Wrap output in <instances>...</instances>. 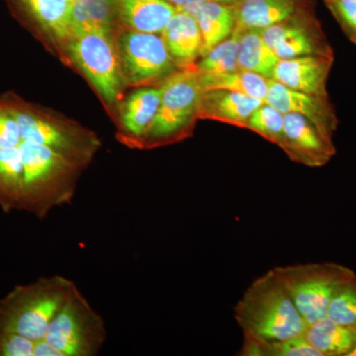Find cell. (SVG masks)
I'll return each mask as SVG.
<instances>
[{
  "mask_svg": "<svg viewBox=\"0 0 356 356\" xmlns=\"http://www.w3.org/2000/svg\"><path fill=\"white\" fill-rule=\"evenodd\" d=\"M124 24L133 31L161 34L177 13L166 0H118Z\"/></svg>",
  "mask_w": 356,
  "mask_h": 356,
  "instance_id": "cell-21",
  "label": "cell"
},
{
  "mask_svg": "<svg viewBox=\"0 0 356 356\" xmlns=\"http://www.w3.org/2000/svg\"><path fill=\"white\" fill-rule=\"evenodd\" d=\"M17 149L23 165L22 211L44 220L51 210L72 202L88 163L23 138Z\"/></svg>",
  "mask_w": 356,
  "mask_h": 356,
  "instance_id": "cell-1",
  "label": "cell"
},
{
  "mask_svg": "<svg viewBox=\"0 0 356 356\" xmlns=\"http://www.w3.org/2000/svg\"><path fill=\"white\" fill-rule=\"evenodd\" d=\"M334 60L332 56H303L280 60L271 79L300 92L329 97L327 86Z\"/></svg>",
  "mask_w": 356,
  "mask_h": 356,
  "instance_id": "cell-13",
  "label": "cell"
},
{
  "mask_svg": "<svg viewBox=\"0 0 356 356\" xmlns=\"http://www.w3.org/2000/svg\"><path fill=\"white\" fill-rule=\"evenodd\" d=\"M161 35L178 69L196 64L202 51L203 39L193 16L177 7V13Z\"/></svg>",
  "mask_w": 356,
  "mask_h": 356,
  "instance_id": "cell-16",
  "label": "cell"
},
{
  "mask_svg": "<svg viewBox=\"0 0 356 356\" xmlns=\"http://www.w3.org/2000/svg\"><path fill=\"white\" fill-rule=\"evenodd\" d=\"M234 315L243 337L259 341L304 336L308 325L273 268L252 281Z\"/></svg>",
  "mask_w": 356,
  "mask_h": 356,
  "instance_id": "cell-2",
  "label": "cell"
},
{
  "mask_svg": "<svg viewBox=\"0 0 356 356\" xmlns=\"http://www.w3.org/2000/svg\"><path fill=\"white\" fill-rule=\"evenodd\" d=\"M327 317L337 324L356 330V274L332 300Z\"/></svg>",
  "mask_w": 356,
  "mask_h": 356,
  "instance_id": "cell-28",
  "label": "cell"
},
{
  "mask_svg": "<svg viewBox=\"0 0 356 356\" xmlns=\"http://www.w3.org/2000/svg\"><path fill=\"white\" fill-rule=\"evenodd\" d=\"M122 76L127 86L163 83L178 69L161 34L127 30L116 42Z\"/></svg>",
  "mask_w": 356,
  "mask_h": 356,
  "instance_id": "cell-9",
  "label": "cell"
},
{
  "mask_svg": "<svg viewBox=\"0 0 356 356\" xmlns=\"http://www.w3.org/2000/svg\"><path fill=\"white\" fill-rule=\"evenodd\" d=\"M325 6L343 28L346 36L356 43V0H325Z\"/></svg>",
  "mask_w": 356,
  "mask_h": 356,
  "instance_id": "cell-29",
  "label": "cell"
},
{
  "mask_svg": "<svg viewBox=\"0 0 356 356\" xmlns=\"http://www.w3.org/2000/svg\"><path fill=\"white\" fill-rule=\"evenodd\" d=\"M235 6L218 1H203L178 7L193 16L198 23L203 39L201 56L233 34L236 27Z\"/></svg>",
  "mask_w": 356,
  "mask_h": 356,
  "instance_id": "cell-17",
  "label": "cell"
},
{
  "mask_svg": "<svg viewBox=\"0 0 356 356\" xmlns=\"http://www.w3.org/2000/svg\"><path fill=\"white\" fill-rule=\"evenodd\" d=\"M166 1L170 2V3H172L173 6L177 7H182L189 6V4L197 3V2L203 1H218L227 4H238V2L242 1V0H166Z\"/></svg>",
  "mask_w": 356,
  "mask_h": 356,
  "instance_id": "cell-32",
  "label": "cell"
},
{
  "mask_svg": "<svg viewBox=\"0 0 356 356\" xmlns=\"http://www.w3.org/2000/svg\"><path fill=\"white\" fill-rule=\"evenodd\" d=\"M355 44H356V43H355Z\"/></svg>",
  "mask_w": 356,
  "mask_h": 356,
  "instance_id": "cell-35",
  "label": "cell"
},
{
  "mask_svg": "<svg viewBox=\"0 0 356 356\" xmlns=\"http://www.w3.org/2000/svg\"><path fill=\"white\" fill-rule=\"evenodd\" d=\"M34 356H60L57 348H54L47 339H41L35 343Z\"/></svg>",
  "mask_w": 356,
  "mask_h": 356,
  "instance_id": "cell-31",
  "label": "cell"
},
{
  "mask_svg": "<svg viewBox=\"0 0 356 356\" xmlns=\"http://www.w3.org/2000/svg\"><path fill=\"white\" fill-rule=\"evenodd\" d=\"M65 46L70 60L105 102L113 104L121 99L126 84L112 35L90 33L72 37Z\"/></svg>",
  "mask_w": 356,
  "mask_h": 356,
  "instance_id": "cell-8",
  "label": "cell"
},
{
  "mask_svg": "<svg viewBox=\"0 0 356 356\" xmlns=\"http://www.w3.org/2000/svg\"><path fill=\"white\" fill-rule=\"evenodd\" d=\"M67 1L70 2V3H72V2L76 1V0H67Z\"/></svg>",
  "mask_w": 356,
  "mask_h": 356,
  "instance_id": "cell-34",
  "label": "cell"
},
{
  "mask_svg": "<svg viewBox=\"0 0 356 356\" xmlns=\"http://www.w3.org/2000/svg\"><path fill=\"white\" fill-rule=\"evenodd\" d=\"M304 337L322 356H348L356 346V330L327 317L307 325Z\"/></svg>",
  "mask_w": 356,
  "mask_h": 356,
  "instance_id": "cell-22",
  "label": "cell"
},
{
  "mask_svg": "<svg viewBox=\"0 0 356 356\" xmlns=\"http://www.w3.org/2000/svg\"><path fill=\"white\" fill-rule=\"evenodd\" d=\"M264 103L259 98L235 91H205L199 102L198 119L245 129L250 117Z\"/></svg>",
  "mask_w": 356,
  "mask_h": 356,
  "instance_id": "cell-15",
  "label": "cell"
},
{
  "mask_svg": "<svg viewBox=\"0 0 356 356\" xmlns=\"http://www.w3.org/2000/svg\"><path fill=\"white\" fill-rule=\"evenodd\" d=\"M197 74L203 92L209 90L235 91L261 100H266L271 81L254 72L241 69L218 74H203L197 70Z\"/></svg>",
  "mask_w": 356,
  "mask_h": 356,
  "instance_id": "cell-23",
  "label": "cell"
},
{
  "mask_svg": "<svg viewBox=\"0 0 356 356\" xmlns=\"http://www.w3.org/2000/svg\"><path fill=\"white\" fill-rule=\"evenodd\" d=\"M161 86L163 93L158 113L140 143L142 149L177 144L191 137L199 120L198 105L203 90L194 65L177 70Z\"/></svg>",
  "mask_w": 356,
  "mask_h": 356,
  "instance_id": "cell-5",
  "label": "cell"
},
{
  "mask_svg": "<svg viewBox=\"0 0 356 356\" xmlns=\"http://www.w3.org/2000/svg\"><path fill=\"white\" fill-rule=\"evenodd\" d=\"M117 16L120 17L118 0H76L70 3V38L90 33L112 35Z\"/></svg>",
  "mask_w": 356,
  "mask_h": 356,
  "instance_id": "cell-20",
  "label": "cell"
},
{
  "mask_svg": "<svg viewBox=\"0 0 356 356\" xmlns=\"http://www.w3.org/2000/svg\"><path fill=\"white\" fill-rule=\"evenodd\" d=\"M259 32L280 60L303 56L334 57L322 28L310 16H295Z\"/></svg>",
  "mask_w": 356,
  "mask_h": 356,
  "instance_id": "cell-10",
  "label": "cell"
},
{
  "mask_svg": "<svg viewBox=\"0 0 356 356\" xmlns=\"http://www.w3.org/2000/svg\"><path fill=\"white\" fill-rule=\"evenodd\" d=\"M3 95L19 124L23 139L50 147L58 153L90 165L102 147V140L95 132L62 115L25 102L13 92Z\"/></svg>",
  "mask_w": 356,
  "mask_h": 356,
  "instance_id": "cell-4",
  "label": "cell"
},
{
  "mask_svg": "<svg viewBox=\"0 0 356 356\" xmlns=\"http://www.w3.org/2000/svg\"><path fill=\"white\" fill-rule=\"evenodd\" d=\"M273 144H284V114L264 102L248 119L247 128Z\"/></svg>",
  "mask_w": 356,
  "mask_h": 356,
  "instance_id": "cell-27",
  "label": "cell"
},
{
  "mask_svg": "<svg viewBox=\"0 0 356 356\" xmlns=\"http://www.w3.org/2000/svg\"><path fill=\"white\" fill-rule=\"evenodd\" d=\"M238 67L271 79L280 58L262 38L259 30L240 33Z\"/></svg>",
  "mask_w": 356,
  "mask_h": 356,
  "instance_id": "cell-24",
  "label": "cell"
},
{
  "mask_svg": "<svg viewBox=\"0 0 356 356\" xmlns=\"http://www.w3.org/2000/svg\"><path fill=\"white\" fill-rule=\"evenodd\" d=\"M241 356H322L304 336L280 341H259L243 337Z\"/></svg>",
  "mask_w": 356,
  "mask_h": 356,
  "instance_id": "cell-25",
  "label": "cell"
},
{
  "mask_svg": "<svg viewBox=\"0 0 356 356\" xmlns=\"http://www.w3.org/2000/svg\"><path fill=\"white\" fill-rule=\"evenodd\" d=\"M27 19L49 39L67 43L70 39L67 0H14Z\"/></svg>",
  "mask_w": 356,
  "mask_h": 356,
  "instance_id": "cell-19",
  "label": "cell"
},
{
  "mask_svg": "<svg viewBox=\"0 0 356 356\" xmlns=\"http://www.w3.org/2000/svg\"><path fill=\"white\" fill-rule=\"evenodd\" d=\"M238 48L240 33L234 31L228 39L204 53L194 67L203 74H218L234 72L240 69L238 60Z\"/></svg>",
  "mask_w": 356,
  "mask_h": 356,
  "instance_id": "cell-26",
  "label": "cell"
},
{
  "mask_svg": "<svg viewBox=\"0 0 356 356\" xmlns=\"http://www.w3.org/2000/svg\"><path fill=\"white\" fill-rule=\"evenodd\" d=\"M348 356H356V346H355V350L351 351V353H350V355H348Z\"/></svg>",
  "mask_w": 356,
  "mask_h": 356,
  "instance_id": "cell-33",
  "label": "cell"
},
{
  "mask_svg": "<svg viewBox=\"0 0 356 356\" xmlns=\"http://www.w3.org/2000/svg\"><path fill=\"white\" fill-rule=\"evenodd\" d=\"M106 337L104 320L77 289L51 321L44 339L60 356H95Z\"/></svg>",
  "mask_w": 356,
  "mask_h": 356,
  "instance_id": "cell-7",
  "label": "cell"
},
{
  "mask_svg": "<svg viewBox=\"0 0 356 356\" xmlns=\"http://www.w3.org/2000/svg\"><path fill=\"white\" fill-rule=\"evenodd\" d=\"M35 343L15 332H0V356H34Z\"/></svg>",
  "mask_w": 356,
  "mask_h": 356,
  "instance_id": "cell-30",
  "label": "cell"
},
{
  "mask_svg": "<svg viewBox=\"0 0 356 356\" xmlns=\"http://www.w3.org/2000/svg\"><path fill=\"white\" fill-rule=\"evenodd\" d=\"M273 269L307 325L327 317L332 300L356 274L336 262L290 264Z\"/></svg>",
  "mask_w": 356,
  "mask_h": 356,
  "instance_id": "cell-6",
  "label": "cell"
},
{
  "mask_svg": "<svg viewBox=\"0 0 356 356\" xmlns=\"http://www.w3.org/2000/svg\"><path fill=\"white\" fill-rule=\"evenodd\" d=\"M163 89L159 86L138 89L122 107L118 139L128 147L140 149L147 131L158 113Z\"/></svg>",
  "mask_w": 356,
  "mask_h": 356,
  "instance_id": "cell-14",
  "label": "cell"
},
{
  "mask_svg": "<svg viewBox=\"0 0 356 356\" xmlns=\"http://www.w3.org/2000/svg\"><path fill=\"white\" fill-rule=\"evenodd\" d=\"M234 31L262 30L298 16V0H242L235 6Z\"/></svg>",
  "mask_w": 356,
  "mask_h": 356,
  "instance_id": "cell-18",
  "label": "cell"
},
{
  "mask_svg": "<svg viewBox=\"0 0 356 356\" xmlns=\"http://www.w3.org/2000/svg\"><path fill=\"white\" fill-rule=\"evenodd\" d=\"M264 102L281 113L306 117L327 139L334 140L339 119L330 97L300 92L271 79Z\"/></svg>",
  "mask_w": 356,
  "mask_h": 356,
  "instance_id": "cell-12",
  "label": "cell"
},
{
  "mask_svg": "<svg viewBox=\"0 0 356 356\" xmlns=\"http://www.w3.org/2000/svg\"><path fill=\"white\" fill-rule=\"evenodd\" d=\"M288 158L309 168H322L336 156L334 140L327 139L306 117L284 114V144Z\"/></svg>",
  "mask_w": 356,
  "mask_h": 356,
  "instance_id": "cell-11",
  "label": "cell"
},
{
  "mask_svg": "<svg viewBox=\"0 0 356 356\" xmlns=\"http://www.w3.org/2000/svg\"><path fill=\"white\" fill-rule=\"evenodd\" d=\"M77 289L74 281L60 275L18 285L0 300V332L44 339L51 321Z\"/></svg>",
  "mask_w": 356,
  "mask_h": 356,
  "instance_id": "cell-3",
  "label": "cell"
}]
</instances>
